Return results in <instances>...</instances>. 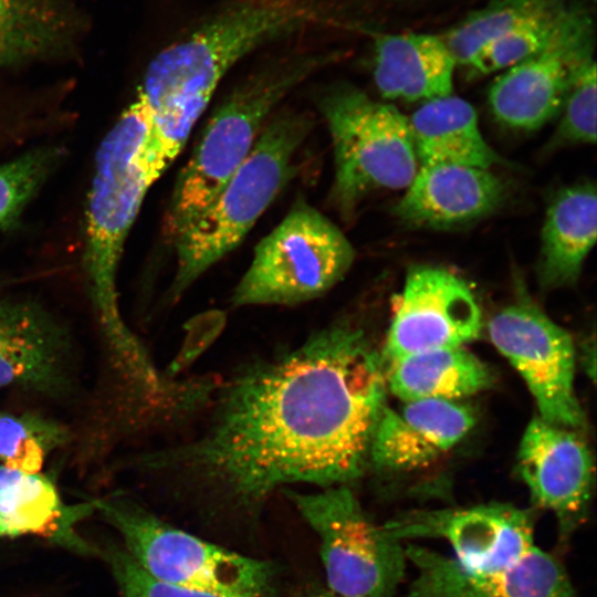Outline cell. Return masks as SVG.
I'll use <instances>...</instances> for the list:
<instances>
[{"mask_svg":"<svg viewBox=\"0 0 597 597\" xmlns=\"http://www.w3.org/2000/svg\"><path fill=\"white\" fill-rule=\"evenodd\" d=\"M387 391L381 353L335 323L232 377L201 433L148 464L243 511L287 484L350 485L369 467Z\"/></svg>","mask_w":597,"mask_h":597,"instance_id":"obj_1","label":"cell"},{"mask_svg":"<svg viewBox=\"0 0 597 597\" xmlns=\"http://www.w3.org/2000/svg\"><path fill=\"white\" fill-rule=\"evenodd\" d=\"M328 17L314 0H228L149 63L138 94L150 115L149 138L168 168L226 74L255 49Z\"/></svg>","mask_w":597,"mask_h":597,"instance_id":"obj_2","label":"cell"},{"mask_svg":"<svg viewBox=\"0 0 597 597\" xmlns=\"http://www.w3.org/2000/svg\"><path fill=\"white\" fill-rule=\"evenodd\" d=\"M148 108L139 94L103 138L86 210L84 272L103 335L134 388L156 385L160 373L119 310L117 272L124 244L149 188L160 178L147 144Z\"/></svg>","mask_w":597,"mask_h":597,"instance_id":"obj_3","label":"cell"},{"mask_svg":"<svg viewBox=\"0 0 597 597\" xmlns=\"http://www.w3.org/2000/svg\"><path fill=\"white\" fill-rule=\"evenodd\" d=\"M312 127L305 112L284 109L271 116L245 160L171 242V298L242 242L296 172V153Z\"/></svg>","mask_w":597,"mask_h":597,"instance_id":"obj_4","label":"cell"},{"mask_svg":"<svg viewBox=\"0 0 597 597\" xmlns=\"http://www.w3.org/2000/svg\"><path fill=\"white\" fill-rule=\"evenodd\" d=\"M332 59L333 54L323 51L279 59L233 88L209 118L176 179L164 222V235L169 242L245 160L280 103Z\"/></svg>","mask_w":597,"mask_h":597,"instance_id":"obj_5","label":"cell"},{"mask_svg":"<svg viewBox=\"0 0 597 597\" xmlns=\"http://www.w3.org/2000/svg\"><path fill=\"white\" fill-rule=\"evenodd\" d=\"M123 548L154 578L217 597H271L273 565L206 541L121 498L93 500Z\"/></svg>","mask_w":597,"mask_h":597,"instance_id":"obj_6","label":"cell"},{"mask_svg":"<svg viewBox=\"0 0 597 597\" xmlns=\"http://www.w3.org/2000/svg\"><path fill=\"white\" fill-rule=\"evenodd\" d=\"M334 153L331 200L349 219L378 190L406 189L418 170L408 118L349 85H337L318 100Z\"/></svg>","mask_w":597,"mask_h":597,"instance_id":"obj_7","label":"cell"},{"mask_svg":"<svg viewBox=\"0 0 597 597\" xmlns=\"http://www.w3.org/2000/svg\"><path fill=\"white\" fill-rule=\"evenodd\" d=\"M356 252L344 232L318 209L297 199L255 247L234 287L232 304L295 305L318 297L349 271Z\"/></svg>","mask_w":597,"mask_h":597,"instance_id":"obj_8","label":"cell"},{"mask_svg":"<svg viewBox=\"0 0 597 597\" xmlns=\"http://www.w3.org/2000/svg\"><path fill=\"white\" fill-rule=\"evenodd\" d=\"M286 495L318 538L329 591L337 597L396 596L406 547L369 517L350 485Z\"/></svg>","mask_w":597,"mask_h":597,"instance_id":"obj_9","label":"cell"},{"mask_svg":"<svg viewBox=\"0 0 597 597\" xmlns=\"http://www.w3.org/2000/svg\"><path fill=\"white\" fill-rule=\"evenodd\" d=\"M595 28L579 6L566 10L541 51L495 78L488 102L494 118L519 130H535L559 115L582 69L594 59Z\"/></svg>","mask_w":597,"mask_h":597,"instance_id":"obj_10","label":"cell"},{"mask_svg":"<svg viewBox=\"0 0 597 597\" xmlns=\"http://www.w3.org/2000/svg\"><path fill=\"white\" fill-rule=\"evenodd\" d=\"M495 348L525 381L542 419L579 430L585 416L575 392L572 336L528 301L496 313L488 325Z\"/></svg>","mask_w":597,"mask_h":597,"instance_id":"obj_11","label":"cell"},{"mask_svg":"<svg viewBox=\"0 0 597 597\" xmlns=\"http://www.w3.org/2000/svg\"><path fill=\"white\" fill-rule=\"evenodd\" d=\"M481 310L467 284L432 265L409 270L381 353L384 364L418 353L463 347L481 331Z\"/></svg>","mask_w":597,"mask_h":597,"instance_id":"obj_12","label":"cell"},{"mask_svg":"<svg viewBox=\"0 0 597 597\" xmlns=\"http://www.w3.org/2000/svg\"><path fill=\"white\" fill-rule=\"evenodd\" d=\"M396 538H443L465 568L489 570L509 565L534 546L531 512L509 503L415 511L383 524Z\"/></svg>","mask_w":597,"mask_h":597,"instance_id":"obj_13","label":"cell"},{"mask_svg":"<svg viewBox=\"0 0 597 597\" xmlns=\"http://www.w3.org/2000/svg\"><path fill=\"white\" fill-rule=\"evenodd\" d=\"M517 471L532 503L556 517L565 544L586 520L594 485L593 458L579 430L535 416L520 442Z\"/></svg>","mask_w":597,"mask_h":597,"instance_id":"obj_14","label":"cell"},{"mask_svg":"<svg viewBox=\"0 0 597 597\" xmlns=\"http://www.w3.org/2000/svg\"><path fill=\"white\" fill-rule=\"evenodd\" d=\"M75 379L66 326L36 302L0 300V388L62 399L73 394Z\"/></svg>","mask_w":597,"mask_h":597,"instance_id":"obj_15","label":"cell"},{"mask_svg":"<svg viewBox=\"0 0 597 597\" xmlns=\"http://www.w3.org/2000/svg\"><path fill=\"white\" fill-rule=\"evenodd\" d=\"M406 555L417 569L406 597H579L563 564L537 546L489 570L417 545H407Z\"/></svg>","mask_w":597,"mask_h":597,"instance_id":"obj_16","label":"cell"},{"mask_svg":"<svg viewBox=\"0 0 597 597\" xmlns=\"http://www.w3.org/2000/svg\"><path fill=\"white\" fill-rule=\"evenodd\" d=\"M386 406L377 422L369 467L384 473L428 468L471 430L473 410L449 400L425 399Z\"/></svg>","mask_w":597,"mask_h":597,"instance_id":"obj_17","label":"cell"},{"mask_svg":"<svg viewBox=\"0 0 597 597\" xmlns=\"http://www.w3.org/2000/svg\"><path fill=\"white\" fill-rule=\"evenodd\" d=\"M504 196L503 181L490 169L425 165L418 167L394 213L412 228L449 230L490 216Z\"/></svg>","mask_w":597,"mask_h":597,"instance_id":"obj_18","label":"cell"},{"mask_svg":"<svg viewBox=\"0 0 597 597\" xmlns=\"http://www.w3.org/2000/svg\"><path fill=\"white\" fill-rule=\"evenodd\" d=\"M94 501L66 504L48 475L0 464V537L38 536L75 553L94 548L77 532Z\"/></svg>","mask_w":597,"mask_h":597,"instance_id":"obj_19","label":"cell"},{"mask_svg":"<svg viewBox=\"0 0 597 597\" xmlns=\"http://www.w3.org/2000/svg\"><path fill=\"white\" fill-rule=\"evenodd\" d=\"M455 66L442 35L399 33L376 39L374 80L387 100L427 102L450 95Z\"/></svg>","mask_w":597,"mask_h":597,"instance_id":"obj_20","label":"cell"},{"mask_svg":"<svg viewBox=\"0 0 597 597\" xmlns=\"http://www.w3.org/2000/svg\"><path fill=\"white\" fill-rule=\"evenodd\" d=\"M597 232L596 186L576 182L559 189L546 209L537 262L543 287L574 284L593 249Z\"/></svg>","mask_w":597,"mask_h":597,"instance_id":"obj_21","label":"cell"},{"mask_svg":"<svg viewBox=\"0 0 597 597\" xmlns=\"http://www.w3.org/2000/svg\"><path fill=\"white\" fill-rule=\"evenodd\" d=\"M409 121L419 166L452 164L490 169L502 163L488 144L475 109L452 94L425 102Z\"/></svg>","mask_w":597,"mask_h":597,"instance_id":"obj_22","label":"cell"},{"mask_svg":"<svg viewBox=\"0 0 597 597\" xmlns=\"http://www.w3.org/2000/svg\"><path fill=\"white\" fill-rule=\"evenodd\" d=\"M387 389L401 401H457L492 385L489 367L463 347L434 349L385 365Z\"/></svg>","mask_w":597,"mask_h":597,"instance_id":"obj_23","label":"cell"},{"mask_svg":"<svg viewBox=\"0 0 597 597\" xmlns=\"http://www.w3.org/2000/svg\"><path fill=\"white\" fill-rule=\"evenodd\" d=\"M62 21L44 0H0V70L59 48Z\"/></svg>","mask_w":597,"mask_h":597,"instance_id":"obj_24","label":"cell"},{"mask_svg":"<svg viewBox=\"0 0 597 597\" xmlns=\"http://www.w3.org/2000/svg\"><path fill=\"white\" fill-rule=\"evenodd\" d=\"M568 0H494L464 17L442 35L457 65L468 66L489 42L523 21L547 10L567 4Z\"/></svg>","mask_w":597,"mask_h":597,"instance_id":"obj_25","label":"cell"},{"mask_svg":"<svg viewBox=\"0 0 597 597\" xmlns=\"http://www.w3.org/2000/svg\"><path fill=\"white\" fill-rule=\"evenodd\" d=\"M71 439L62 422L39 412L0 410V464L27 473L41 472L46 458Z\"/></svg>","mask_w":597,"mask_h":597,"instance_id":"obj_26","label":"cell"},{"mask_svg":"<svg viewBox=\"0 0 597 597\" xmlns=\"http://www.w3.org/2000/svg\"><path fill=\"white\" fill-rule=\"evenodd\" d=\"M568 7L567 3L528 18L489 42L468 64L470 74L505 71L541 51L555 34Z\"/></svg>","mask_w":597,"mask_h":597,"instance_id":"obj_27","label":"cell"},{"mask_svg":"<svg viewBox=\"0 0 597 597\" xmlns=\"http://www.w3.org/2000/svg\"><path fill=\"white\" fill-rule=\"evenodd\" d=\"M62 156L57 147H41L0 165V228L18 219Z\"/></svg>","mask_w":597,"mask_h":597,"instance_id":"obj_28","label":"cell"},{"mask_svg":"<svg viewBox=\"0 0 597 597\" xmlns=\"http://www.w3.org/2000/svg\"><path fill=\"white\" fill-rule=\"evenodd\" d=\"M562 118L549 148L596 142V62L589 61L578 74L559 113Z\"/></svg>","mask_w":597,"mask_h":597,"instance_id":"obj_29","label":"cell"},{"mask_svg":"<svg viewBox=\"0 0 597 597\" xmlns=\"http://www.w3.org/2000/svg\"><path fill=\"white\" fill-rule=\"evenodd\" d=\"M106 559L122 597H217L154 578L123 546H111L106 551Z\"/></svg>","mask_w":597,"mask_h":597,"instance_id":"obj_30","label":"cell"},{"mask_svg":"<svg viewBox=\"0 0 597 597\" xmlns=\"http://www.w3.org/2000/svg\"><path fill=\"white\" fill-rule=\"evenodd\" d=\"M301 597H337V596L334 595L328 589H326V590H321V591H316V593H311V594H307V595H304V596H301Z\"/></svg>","mask_w":597,"mask_h":597,"instance_id":"obj_31","label":"cell"}]
</instances>
